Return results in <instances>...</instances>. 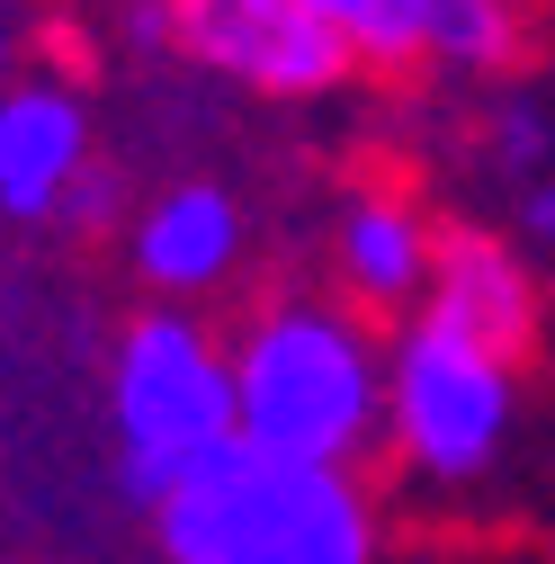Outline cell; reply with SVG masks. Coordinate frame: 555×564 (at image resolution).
Wrapping results in <instances>:
<instances>
[{
  "label": "cell",
  "instance_id": "1",
  "mask_svg": "<svg viewBox=\"0 0 555 564\" xmlns=\"http://www.w3.org/2000/svg\"><path fill=\"white\" fill-rule=\"evenodd\" d=\"M233 448L278 466H359L377 448V403H385V349L368 314L331 296H278L260 305L233 349Z\"/></svg>",
  "mask_w": 555,
  "mask_h": 564
},
{
  "label": "cell",
  "instance_id": "2",
  "mask_svg": "<svg viewBox=\"0 0 555 564\" xmlns=\"http://www.w3.org/2000/svg\"><path fill=\"white\" fill-rule=\"evenodd\" d=\"M162 564H377L385 529L350 466L216 448L153 502Z\"/></svg>",
  "mask_w": 555,
  "mask_h": 564
},
{
  "label": "cell",
  "instance_id": "3",
  "mask_svg": "<svg viewBox=\"0 0 555 564\" xmlns=\"http://www.w3.org/2000/svg\"><path fill=\"white\" fill-rule=\"evenodd\" d=\"M108 431H117V475L126 492H162L233 448V377H225V340L206 332L188 305H153L117 332L108 359Z\"/></svg>",
  "mask_w": 555,
  "mask_h": 564
},
{
  "label": "cell",
  "instance_id": "4",
  "mask_svg": "<svg viewBox=\"0 0 555 564\" xmlns=\"http://www.w3.org/2000/svg\"><path fill=\"white\" fill-rule=\"evenodd\" d=\"M520 421V368L483 359V349L448 340L439 323L412 314L385 340V403H377V440L394 448L403 475L422 484H475L493 475Z\"/></svg>",
  "mask_w": 555,
  "mask_h": 564
},
{
  "label": "cell",
  "instance_id": "5",
  "mask_svg": "<svg viewBox=\"0 0 555 564\" xmlns=\"http://www.w3.org/2000/svg\"><path fill=\"white\" fill-rule=\"evenodd\" d=\"M162 28H171L179 63H197L206 82L269 99V108H305L350 82V54L296 0H162Z\"/></svg>",
  "mask_w": 555,
  "mask_h": 564
},
{
  "label": "cell",
  "instance_id": "6",
  "mask_svg": "<svg viewBox=\"0 0 555 564\" xmlns=\"http://www.w3.org/2000/svg\"><path fill=\"white\" fill-rule=\"evenodd\" d=\"M422 323H439L448 340L483 349V359H529L537 332H546V296H537V269L511 234H483V225H439L431 242V278H422Z\"/></svg>",
  "mask_w": 555,
  "mask_h": 564
},
{
  "label": "cell",
  "instance_id": "7",
  "mask_svg": "<svg viewBox=\"0 0 555 564\" xmlns=\"http://www.w3.org/2000/svg\"><path fill=\"white\" fill-rule=\"evenodd\" d=\"M90 162H99V117H90L81 82H63V73L0 82V216L54 225Z\"/></svg>",
  "mask_w": 555,
  "mask_h": 564
},
{
  "label": "cell",
  "instance_id": "8",
  "mask_svg": "<svg viewBox=\"0 0 555 564\" xmlns=\"http://www.w3.org/2000/svg\"><path fill=\"white\" fill-rule=\"evenodd\" d=\"M251 251V216L225 180H171L126 234V260L153 296H206L225 288Z\"/></svg>",
  "mask_w": 555,
  "mask_h": 564
},
{
  "label": "cell",
  "instance_id": "9",
  "mask_svg": "<svg viewBox=\"0 0 555 564\" xmlns=\"http://www.w3.org/2000/svg\"><path fill=\"white\" fill-rule=\"evenodd\" d=\"M431 242H439V225L403 188H350V206L331 225L340 305L350 314H412L422 305V278H431Z\"/></svg>",
  "mask_w": 555,
  "mask_h": 564
},
{
  "label": "cell",
  "instance_id": "10",
  "mask_svg": "<svg viewBox=\"0 0 555 564\" xmlns=\"http://www.w3.org/2000/svg\"><path fill=\"white\" fill-rule=\"evenodd\" d=\"M422 63L457 82H502L529 63V0H431L422 10Z\"/></svg>",
  "mask_w": 555,
  "mask_h": 564
},
{
  "label": "cell",
  "instance_id": "11",
  "mask_svg": "<svg viewBox=\"0 0 555 564\" xmlns=\"http://www.w3.org/2000/svg\"><path fill=\"white\" fill-rule=\"evenodd\" d=\"M296 10L350 54V73H412L422 63V10L431 0H296Z\"/></svg>",
  "mask_w": 555,
  "mask_h": 564
},
{
  "label": "cell",
  "instance_id": "12",
  "mask_svg": "<svg viewBox=\"0 0 555 564\" xmlns=\"http://www.w3.org/2000/svg\"><path fill=\"white\" fill-rule=\"evenodd\" d=\"M475 153H483V171H493V180H511V188L546 180V171H555V117H546V99H529V90H502L493 108H483Z\"/></svg>",
  "mask_w": 555,
  "mask_h": 564
},
{
  "label": "cell",
  "instance_id": "13",
  "mask_svg": "<svg viewBox=\"0 0 555 564\" xmlns=\"http://www.w3.org/2000/svg\"><path fill=\"white\" fill-rule=\"evenodd\" d=\"M511 216H520V251H555V171L511 188Z\"/></svg>",
  "mask_w": 555,
  "mask_h": 564
},
{
  "label": "cell",
  "instance_id": "14",
  "mask_svg": "<svg viewBox=\"0 0 555 564\" xmlns=\"http://www.w3.org/2000/svg\"><path fill=\"white\" fill-rule=\"evenodd\" d=\"M19 63H28V10L0 0V82H19Z\"/></svg>",
  "mask_w": 555,
  "mask_h": 564
},
{
  "label": "cell",
  "instance_id": "15",
  "mask_svg": "<svg viewBox=\"0 0 555 564\" xmlns=\"http://www.w3.org/2000/svg\"><path fill=\"white\" fill-rule=\"evenodd\" d=\"M483 564H555V555H483Z\"/></svg>",
  "mask_w": 555,
  "mask_h": 564
}]
</instances>
